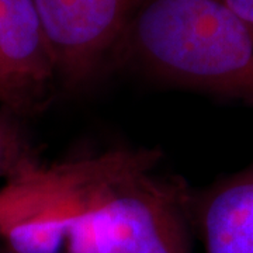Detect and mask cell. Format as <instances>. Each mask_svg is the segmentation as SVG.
Returning a JSON list of instances; mask_svg holds the SVG:
<instances>
[{
    "label": "cell",
    "mask_w": 253,
    "mask_h": 253,
    "mask_svg": "<svg viewBox=\"0 0 253 253\" xmlns=\"http://www.w3.org/2000/svg\"><path fill=\"white\" fill-rule=\"evenodd\" d=\"M118 46L169 83L253 104V26L224 0H141Z\"/></svg>",
    "instance_id": "obj_1"
},
{
    "label": "cell",
    "mask_w": 253,
    "mask_h": 253,
    "mask_svg": "<svg viewBox=\"0 0 253 253\" xmlns=\"http://www.w3.org/2000/svg\"><path fill=\"white\" fill-rule=\"evenodd\" d=\"M155 152H113L86 187L69 253H190L186 191L151 173Z\"/></svg>",
    "instance_id": "obj_2"
},
{
    "label": "cell",
    "mask_w": 253,
    "mask_h": 253,
    "mask_svg": "<svg viewBox=\"0 0 253 253\" xmlns=\"http://www.w3.org/2000/svg\"><path fill=\"white\" fill-rule=\"evenodd\" d=\"M141 0H34L56 76L79 87L120 45Z\"/></svg>",
    "instance_id": "obj_3"
},
{
    "label": "cell",
    "mask_w": 253,
    "mask_h": 253,
    "mask_svg": "<svg viewBox=\"0 0 253 253\" xmlns=\"http://www.w3.org/2000/svg\"><path fill=\"white\" fill-rule=\"evenodd\" d=\"M55 78L34 0H0V101L17 111L40 109Z\"/></svg>",
    "instance_id": "obj_4"
},
{
    "label": "cell",
    "mask_w": 253,
    "mask_h": 253,
    "mask_svg": "<svg viewBox=\"0 0 253 253\" xmlns=\"http://www.w3.org/2000/svg\"><path fill=\"white\" fill-rule=\"evenodd\" d=\"M206 253H253V166L187 199Z\"/></svg>",
    "instance_id": "obj_5"
},
{
    "label": "cell",
    "mask_w": 253,
    "mask_h": 253,
    "mask_svg": "<svg viewBox=\"0 0 253 253\" xmlns=\"http://www.w3.org/2000/svg\"><path fill=\"white\" fill-rule=\"evenodd\" d=\"M94 172V161L37 168L0 189V236L55 203L84 189Z\"/></svg>",
    "instance_id": "obj_6"
},
{
    "label": "cell",
    "mask_w": 253,
    "mask_h": 253,
    "mask_svg": "<svg viewBox=\"0 0 253 253\" xmlns=\"http://www.w3.org/2000/svg\"><path fill=\"white\" fill-rule=\"evenodd\" d=\"M86 187L20 222L1 236L11 253H58L73 217L83 208Z\"/></svg>",
    "instance_id": "obj_7"
},
{
    "label": "cell",
    "mask_w": 253,
    "mask_h": 253,
    "mask_svg": "<svg viewBox=\"0 0 253 253\" xmlns=\"http://www.w3.org/2000/svg\"><path fill=\"white\" fill-rule=\"evenodd\" d=\"M37 168L17 131L7 123L0 121V176L7 174L11 180Z\"/></svg>",
    "instance_id": "obj_8"
},
{
    "label": "cell",
    "mask_w": 253,
    "mask_h": 253,
    "mask_svg": "<svg viewBox=\"0 0 253 253\" xmlns=\"http://www.w3.org/2000/svg\"><path fill=\"white\" fill-rule=\"evenodd\" d=\"M226 4L253 26V0H224Z\"/></svg>",
    "instance_id": "obj_9"
}]
</instances>
